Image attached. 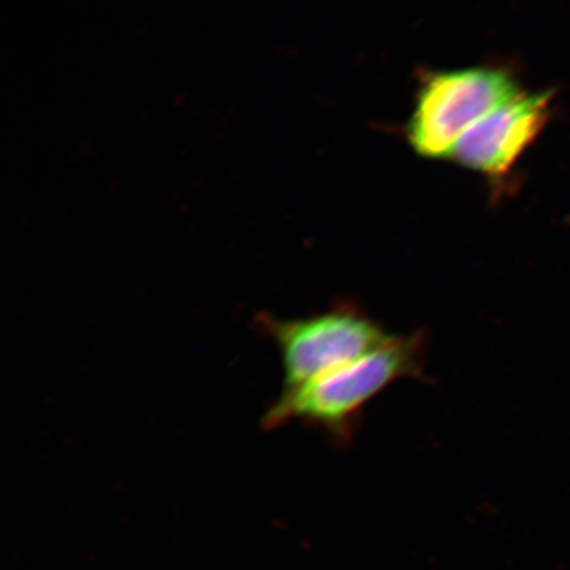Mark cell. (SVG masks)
<instances>
[{
    "label": "cell",
    "instance_id": "2",
    "mask_svg": "<svg viewBox=\"0 0 570 570\" xmlns=\"http://www.w3.org/2000/svg\"><path fill=\"white\" fill-rule=\"evenodd\" d=\"M520 89L509 71L472 67L424 78L407 127L411 146L430 159L449 158L455 142Z\"/></svg>",
    "mask_w": 570,
    "mask_h": 570
},
{
    "label": "cell",
    "instance_id": "4",
    "mask_svg": "<svg viewBox=\"0 0 570 570\" xmlns=\"http://www.w3.org/2000/svg\"><path fill=\"white\" fill-rule=\"evenodd\" d=\"M552 98L551 91L519 90L470 127L449 158L484 175L508 173L543 130Z\"/></svg>",
    "mask_w": 570,
    "mask_h": 570
},
{
    "label": "cell",
    "instance_id": "1",
    "mask_svg": "<svg viewBox=\"0 0 570 570\" xmlns=\"http://www.w3.org/2000/svg\"><path fill=\"white\" fill-rule=\"evenodd\" d=\"M426 338L423 332L392 336L361 358L296 390L283 391L263 420L266 428L302 422L323 431L333 443L347 445L362 412L392 384L423 380Z\"/></svg>",
    "mask_w": 570,
    "mask_h": 570
},
{
    "label": "cell",
    "instance_id": "3",
    "mask_svg": "<svg viewBox=\"0 0 570 570\" xmlns=\"http://www.w3.org/2000/svg\"><path fill=\"white\" fill-rule=\"evenodd\" d=\"M262 327L279 348L284 391L361 358L392 336L366 313L348 305L305 318L263 317Z\"/></svg>",
    "mask_w": 570,
    "mask_h": 570
}]
</instances>
